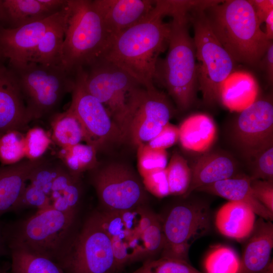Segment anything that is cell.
<instances>
[{"instance_id":"cell-1","label":"cell","mask_w":273,"mask_h":273,"mask_svg":"<svg viewBox=\"0 0 273 273\" xmlns=\"http://www.w3.org/2000/svg\"><path fill=\"white\" fill-rule=\"evenodd\" d=\"M172 8V1H156L151 13L115 36L100 59L124 70L146 88L155 87L157 63L168 48L170 31V22H165L163 18Z\"/></svg>"},{"instance_id":"cell-2","label":"cell","mask_w":273,"mask_h":273,"mask_svg":"<svg viewBox=\"0 0 273 273\" xmlns=\"http://www.w3.org/2000/svg\"><path fill=\"white\" fill-rule=\"evenodd\" d=\"M197 1H173L169 16L170 31L168 52L165 59H159L154 82L167 90L177 107L185 111L195 103L198 83L194 39L189 33V11Z\"/></svg>"},{"instance_id":"cell-3","label":"cell","mask_w":273,"mask_h":273,"mask_svg":"<svg viewBox=\"0 0 273 273\" xmlns=\"http://www.w3.org/2000/svg\"><path fill=\"white\" fill-rule=\"evenodd\" d=\"M215 1L205 9L217 40L236 62L257 65L272 41L260 27L250 1Z\"/></svg>"},{"instance_id":"cell-4","label":"cell","mask_w":273,"mask_h":273,"mask_svg":"<svg viewBox=\"0 0 273 273\" xmlns=\"http://www.w3.org/2000/svg\"><path fill=\"white\" fill-rule=\"evenodd\" d=\"M80 226L79 213L63 212L50 206L27 218L3 224V233L9 250L21 249L59 264Z\"/></svg>"},{"instance_id":"cell-5","label":"cell","mask_w":273,"mask_h":273,"mask_svg":"<svg viewBox=\"0 0 273 273\" xmlns=\"http://www.w3.org/2000/svg\"><path fill=\"white\" fill-rule=\"evenodd\" d=\"M111 41L92 0H68L60 65L72 74L100 59Z\"/></svg>"},{"instance_id":"cell-6","label":"cell","mask_w":273,"mask_h":273,"mask_svg":"<svg viewBox=\"0 0 273 273\" xmlns=\"http://www.w3.org/2000/svg\"><path fill=\"white\" fill-rule=\"evenodd\" d=\"M214 2L201 1L189 12L194 31L198 88L208 106L220 102V85L234 71L236 63L217 40L206 15L205 9Z\"/></svg>"},{"instance_id":"cell-7","label":"cell","mask_w":273,"mask_h":273,"mask_svg":"<svg viewBox=\"0 0 273 273\" xmlns=\"http://www.w3.org/2000/svg\"><path fill=\"white\" fill-rule=\"evenodd\" d=\"M83 82L87 91L104 106L125 142L134 102L142 86L127 72L101 59L83 69Z\"/></svg>"},{"instance_id":"cell-8","label":"cell","mask_w":273,"mask_h":273,"mask_svg":"<svg viewBox=\"0 0 273 273\" xmlns=\"http://www.w3.org/2000/svg\"><path fill=\"white\" fill-rule=\"evenodd\" d=\"M8 65L16 75L32 120L57 113L65 96L74 88L75 73L68 72L61 65L31 62Z\"/></svg>"},{"instance_id":"cell-9","label":"cell","mask_w":273,"mask_h":273,"mask_svg":"<svg viewBox=\"0 0 273 273\" xmlns=\"http://www.w3.org/2000/svg\"><path fill=\"white\" fill-rule=\"evenodd\" d=\"M59 264L64 273H118L111 240L97 210L80 224Z\"/></svg>"},{"instance_id":"cell-10","label":"cell","mask_w":273,"mask_h":273,"mask_svg":"<svg viewBox=\"0 0 273 273\" xmlns=\"http://www.w3.org/2000/svg\"><path fill=\"white\" fill-rule=\"evenodd\" d=\"M88 172L98 199V210L122 212L145 205L147 191L140 177L128 166L120 163L99 164Z\"/></svg>"},{"instance_id":"cell-11","label":"cell","mask_w":273,"mask_h":273,"mask_svg":"<svg viewBox=\"0 0 273 273\" xmlns=\"http://www.w3.org/2000/svg\"><path fill=\"white\" fill-rule=\"evenodd\" d=\"M210 210L206 203L187 201L172 207L161 220L164 245L161 257L188 261L194 242L210 229Z\"/></svg>"},{"instance_id":"cell-12","label":"cell","mask_w":273,"mask_h":273,"mask_svg":"<svg viewBox=\"0 0 273 273\" xmlns=\"http://www.w3.org/2000/svg\"><path fill=\"white\" fill-rule=\"evenodd\" d=\"M72 100L68 109L77 117L84 132V141L97 152L110 143L123 142L121 134L104 106L86 89L83 69L75 74Z\"/></svg>"},{"instance_id":"cell-13","label":"cell","mask_w":273,"mask_h":273,"mask_svg":"<svg viewBox=\"0 0 273 273\" xmlns=\"http://www.w3.org/2000/svg\"><path fill=\"white\" fill-rule=\"evenodd\" d=\"M175 109L166 94L142 86L137 95L126 140L137 147L154 138L173 116Z\"/></svg>"},{"instance_id":"cell-14","label":"cell","mask_w":273,"mask_h":273,"mask_svg":"<svg viewBox=\"0 0 273 273\" xmlns=\"http://www.w3.org/2000/svg\"><path fill=\"white\" fill-rule=\"evenodd\" d=\"M235 145L246 159L273 140V105L267 99L257 100L240 112L233 128Z\"/></svg>"},{"instance_id":"cell-15","label":"cell","mask_w":273,"mask_h":273,"mask_svg":"<svg viewBox=\"0 0 273 273\" xmlns=\"http://www.w3.org/2000/svg\"><path fill=\"white\" fill-rule=\"evenodd\" d=\"M67 6L46 19L19 28H0V51L4 59L8 61L7 64L14 66L27 63L30 54L45 32L63 15Z\"/></svg>"},{"instance_id":"cell-16","label":"cell","mask_w":273,"mask_h":273,"mask_svg":"<svg viewBox=\"0 0 273 273\" xmlns=\"http://www.w3.org/2000/svg\"><path fill=\"white\" fill-rule=\"evenodd\" d=\"M6 61H0V133L21 131L32 121L16 75Z\"/></svg>"},{"instance_id":"cell-17","label":"cell","mask_w":273,"mask_h":273,"mask_svg":"<svg viewBox=\"0 0 273 273\" xmlns=\"http://www.w3.org/2000/svg\"><path fill=\"white\" fill-rule=\"evenodd\" d=\"M112 39L146 18L154 9L156 1L93 0Z\"/></svg>"},{"instance_id":"cell-18","label":"cell","mask_w":273,"mask_h":273,"mask_svg":"<svg viewBox=\"0 0 273 273\" xmlns=\"http://www.w3.org/2000/svg\"><path fill=\"white\" fill-rule=\"evenodd\" d=\"M247 239L238 273H267L272 267V223L260 217Z\"/></svg>"},{"instance_id":"cell-19","label":"cell","mask_w":273,"mask_h":273,"mask_svg":"<svg viewBox=\"0 0 273 273\" xmlns=\"http://www.w3.org/2000/svg\"><path fill=\"white\" fill-rule=\"evenodd\" d=\"M46 159L42 157L27 159L12 165L0 166V218L6 213L17 211L30 175Z\"/></svg>"},{"instance_id":"cell-20","label":"cell","mask_w":273,"mask_h":273,"mask_svg":"<svg viewBox=\"0 0 273 273\" xmlns=\"http://www.w3.org/2000/svg\"><path fill=\"white\" fill-rule=\"evenodd\" d=\"M190 168L191 184L184 197L202 187L236 176L237 164L225 153L208 151L202 154Z\"/></svg>"},{"instance_id":"cell-21","label":"cell","mask_w":273,"mask_h":273,"mask_svg":"<svg viewBox=\"0 0 273 273\" xmlns=\"http://www.w3.org/2000/svg\"><path fill=\"white\" fill-rule=\"evenodd\" d=\"M259 85L251 73L234 71L222 82L220 102L231 111L241 112L257 100Z\"/></svg>"},{"instance_id":"cell-22","label":"cell","mask_w":273,"mask_h":273,"mask_svg":"<svg viewBox=\"0 0 273 273\" xmlns=\"http://www.w3.org/2000/svg\"><path fill=\"white\" fill-rule=\"evenodd\" d=\"M196 191L216 195L229 201L244 203L260 217L267 221L272 220L273 213L254 196L250 186L249 176H236L202 187Z\"/></svg>"},{"instance_id":"cell-23","label":"cell","mask_w":273,"mask_h":273,"mask_svg":"<svg viewBox=\"0 0 273 273\" xmlns=\"http://www.w3.org/2000/svg\"><path fill=\"white\" fill-rule=\"evenodd\" d=\"M58 12L46 0H0L1 28L4 29L17 28Z\"/></svg>"},{"instance_id":"cell-24","label":"cell","mask_w":273,"mask_h":273,"mask_svg":"<svg viewBox=\"0 0 273 273\" xmlns=\"http://www.w3.org/2000/svg\"><path fill=\"white\" fill-rule=\"evenodd\" d=\"M255 215L247 205L229 201L217 212L215 225L222 235L242 241L247 239L253 231Z\"/></svg>"},{"instance_id":"cell-25","label":"cell","mask_w":273,"mask_h":273,"mask_svg":"<svg viewBox=\"0 0 273 273\" xmlns=\"http://www.w3.org/2000/svg\"><path fill=\"white\" fill-rule=\"evenodd\" d=\"M179 128V141L186 150L204 153L209 151L216 140V126L209 115L197 113L187 117Z\"/></svg>"},{"instance_id":"cell-26","label":"cell","mask_w":273,"mask_h":273,"mask_svg":"<svg viewBox=\"0 0 273 273\" xmlns=\"http://www.w3.org/2000/svg\"><path fill=\"white\" fill-rule=\"evenodd\" d=\"M80 177L71 173L62 163L49 196L53 208L63 212L79 213L83 195Z\"/></svg>"},{"instance_id":"cell-27","label":"cell","mask_w":273,"mask_h":273,"mask_svg":"<svg viewBox=\"0 0 273 273\" xmlns=\"http://www.w3.org/2000/svg\"><path fill=\"white\" fill-rule=\"evenodd\" d=\"M67 6L63 15L45 32L37 46L30 54L27 62L60 65L67 16Z\"/></svg>"},{"instance_id":"cell-28","label":"cell","mask_w":273,"mask_h":273,"mask_svg":"<svg viewBox=\"0 0 273 273\" xmlns=\"http://www.w3.org/2000/svg\"><path fill=\"white\" fill-rule=\"evenodd\" d=\"M51 123L52 139L61 148L75 145L84 141L81 124L68 109L64 112H57L51 116Z\"/></svg>"},{"instance_id":"cell-29","label":"cell","mask_w":273,"mask_h":273,"mask_svg":"<svg viewBox=\"0 0 273 273\" xmlns=\"http://www.w3.org/2000/svg\"><path fill=\"white\" fill-rule=\"evenodd\" d=\"M9 250L11 273H64L60 265L51 258L19 248Z\"/></svg>"},{"instance_id":"cell-30","label":"cell","mask_w":273,"mask_h":273,"mask_svg":"<svg viewBox=\"0 0 273 273\" xmlns=\"http://www.w3.org/2000/svg\"><path fill=\"white\" fill-rule=\"evenodd\" d=\"M97 150L87 144H78L62 148L58 153L60 161L72 174H81L96 168L99 164Z\"/></svg>"},{"instance_id":"cell-31","label":"cell","mask_w":273,"mask_h":273,"mask_svg":"<svg viewBox=\"0 0 273 273\" xmlns=\"http://www.w3.org/2000/svg\"><path fill=\"white\" fill-rule=\"evenodd\" d=\"M165 170L170 195L184 196L191 181V170L187 160L179 153L174 152Z\"/></svg>"},{"instance_id":"cell-32","label":"cell","mask_w":273,"mask_h":273,"mask_svg":"<svg viewBox=\"0 0 273 273\" xmlns=\"http://www.w3.org/2000/svg\"><path fill=\"white\" fill-rule=\"evenodd\" d=\"M204 266L206 273H238L240 259L231 247L218 245L209 252Z\"/></svg>"},{"instance_id":"cell-33","label":"cell","mask_w":273,"mask_h":273,"mask_svg":"<svg viewBox=\"0 0 273 273\" xmlns=\"http://www.w3.org/2000/svg\"><path fill=\"white\" fill-rule=\"evenodd\" d=\"M251 179L273 181V140L252 153L247 159Z\"/></svg>"},{"instance_id":"cell-34","label":"cell","mask_w":273,"mask_h":273,"mask_svg":"<svg viewBox=\"0 0 273 273\" xmlns=\"http://www.w3.org/2000/svg\"><path fill=\"white\" fill-rule=\"evenodd\" d=\"M25 157V136L21 131H9L1 136L0 162L2 166L16 163Z\"/></svg>"},{"instance_id":"cell-35","label":"cell","mask_w":273,"mask_h":273,"mask_svg":"<svg viewBox=\"0 0 273 273\" xmlns=\"http://www.w3.org/2000/svg\"><path fill=\"white\" fill-rule=\"evenodd\" d=\"M137 165L141 178L156 170L165 169L168 164L166 150L156 149L147 144L137 147Z\"/></svg>"},{"instance_id":"cell-36","label":"cell","mask_w":273,"mask_h":273,"mask_svg":"<svg viewBox=\"0 0 273 273\" xmlns=\"http://www.w3.org/2000/svg\"><path fill=\"white\" fill-rule=\"evenodd\" d=\"M131 273H203L187 261L161 257L145 260L142 265Z\"/></svg>"},{"instance_id":"cell-37","label":"cell","mask_w":273,"mask_h":273,"mask_svg":"<svg viewBox=\"0 0 273 273\" xmlns=\"http://www.w3.org/2000/svg\"><path fill=\"white\" fill-rule=\"evenodd\" d=\"M62 165L60 161L53 162L46 159L30 175L29 184L42 190L48 196L51 192L53 181Z\"/></svg>"},{"instance_id":"cell-38","label":"cell","mask_w":273,"mask_h":273,"mask_svg":"<svg viewBox=\"0 0 273 273\" xmlns=\"http://www.w3.org/2000/svg\"><path fill=\"white\" fill-rule=\"evenodd\" d=\"M51 143L50 136L42 128L30 129L25 136V157L29 159L42 157Z\"/></svg>"},{"instance_id":"cell-39","label":"cell","mask_w":273,"mask_h":273,"mask_svg":"<svg viewBox=\"0 0 273 273\" xmlns=\"http://www.w3.org/2000/svg\"><path fill=\"white\" fill-rule=\"evenodd\" d=\"M50 206L51 205L49 197L42 190L27 183L18 204L17 211L30 207L41 210Z\"/></svg>"},{"instance_id":"cell-40","label":"cell","mask_w":273,"mask_h":273,"mask_svg":"<svg viewBox=\"0 0 273 273\" xmlns=\"http://www.w3.org/2000/svg\"><path fill=\"white\" fill-rule=\"evenodd\" d=\"M146 191L162 198L170 195L165 168L154 171L142 178Z\"/></svg>"},{"instance_id":"cell-41","label":"cell","mask_w":273,"mask_h":273,"mask_svg":"<svg viewBox=\"0 0 273 273\" xmlns=\"http://www.w3.org/2000/svg\"><path fill=\"white\" fill-rule=\"evenodd\" d=\"M179 135L178 127L168 122L147 144L151 148L166 150L179 141Z\"/></svg>"},{"instance_id":"cell-42","label":"cell","mask_w":273,"mask_h":273,"mask_svg":"<svg viewBox=\"0 0 273 273\" xmlns=\"http://www.w3.org/2000/svg\"><path fill=\"white\" fill-rule=\"evenodd\" d=\"M250 186L257 200L273 213V181L250 179Z\"/></svg>"},{"instance_id":"cell-43","label":"cell","mask_w":273,"mask_h":273,"mask_svg":"<svg viewBox=\"0 0 273 273\" xmlns=\"http://www.w3.org/2000/svg\"><path fill=\"white\" fill-rule=\"evenodd\" d=\"M252 3L260 24L264 22L269 14L273 11V1L253 0Z\"/></svg>"},{"instance_id":"cell-44","label":"cell","mask_w":273,"mask_h":273,"mask_svg":"<svg viewBox=\"0 0 273 273\" xmlns=\"http://www.w3.org/2000/svg\"><path fill=\"white\" fill-rule=\"evenodd\" d=\"M263 67L266 71L268 82L272 84L273 81V43H270L262 59Z\"/></svg>"},{"instance_id":"cell-45","label":"cell","mask_w":273,"mask_h":273,"mask_svg":"<svg viewBox=\"0 0 273 273\" xmlns=\"http://www.w3.org/2000/svg\"><path fill=\"white\" fill-rule=\"evenodd\" d=\"M264 22L266 28L264 33L268 39L272 41L273 38V11L267 17Z\"/></svg>"},{"instance_id":"cell-46","label":"cell","mask_w":273,"mask_h":273,"mask_svg":"<svg viewBox=\"0 0 273 273\" xmlns=\"http://www.w3.org/2000/svg\"><path fill=\"white\" fill-rule=\"evenodd\" d=\"M3 223L0 222V257L7 255H10V250L6 243L3 233Z\"/></svg>"},{"instance_id":"cell-47","label":"cell","mask_w":273,"mask_h":273,"mask_svg":"<svg viewBox=\"0 0 273 273\" xmlns=\"http://www.w3.org/2000/svg\"><path fill=\"white\" fill-rule=\"evenodd\" d=\"M0 273H11L10 264L0 265Z\"/></svg>"},{"instance_id":"cell-48","label":"cell","mask_w":273,"mask_h":273,"mask_svg":"<svg viewBox=\"0 0 273 273\" xmlns=\"http://www.w3.org/2000/svg\"><path fill=\"white\" fill-rule=\"evenodd\" d=\"M3 60H5V59L3 57V56L2 55V53H1V52L0 51V61Z\"/></svg>"},{"instance_id":"cell-49","label":"cell","mask_w":273,"mask_h":273,"mask_svg":"<svg viewBox=\"0 0 273 273\" xmlns=\"http://www.w3.org/2000/svg\"><path fill=\"white\" fill-rule=\"evenodd\" d=\"M0 28H1V13H0Z\"/></svg>"},{"instance_id":"cell-50","label":"cell","mask_w":273,"mask_h":273,"mask_svg":"<svg viewBox=\"0 0 273 273\" xmlns=\"http://www.w3.org/2000/svg\"><path fill=\"white\" fill-rule=\"evenodd\" d=\"M3 133H0V137Z\"/></svg>"}]
</instances>
